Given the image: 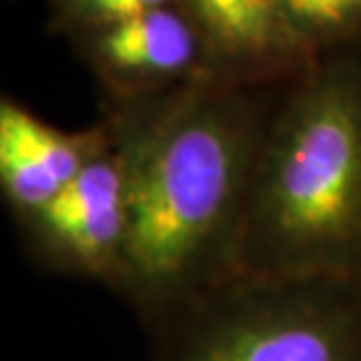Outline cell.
Here are the masks:
<instances>
[{
  "instance_id": "cell-9",
  "label": "cell",
  "mask_w": 361,
  "mask_h": 361,
  "mask_svg": "<svg viewBox=\"0 0 361 361\" xmlns=\"http://www.w3.org/2000/svg\"><path fill=\"white\" fill-rule=\"evenodd\" d=\"M171 5H180V0H54V21L63 31L78 33L82 38Z\"/></svg>"
},
{
  "instance_id": "cell-2",
  "label": "cell",
  "mask_w": 361,
  "mask_h": 361,
  "mask_svg": "<svg viewBox=\"0 0 361 361\" xmlns=\"http://www.w3.org/2000/svg\"><path fill=\"white\" fill-rule=\"evenodd\" d=\"M242 272L361 279V61L322 59L274 101Z\"/></svg>"
},
{
  "instance_id": "cell-6",
  "label": "cell",
  "mask_w": 361,
  "mask_h": 361,
  "mask_svg": "<svg viewBox=\"0 0 361 361\" xmlns=\"http://www.w3.org/2000/svg\"><path fill=\"white\" fill-rule=\"evenodd\" d=\"M82 38V54L111 94V106L162 97L204 75V47L180 5L139 14Z\"/></svg>"
},
{
  "instance_id": "cell-5",
  "label": "cell",
  "mask_w": 361,
  "mask_h": 361,
  "mask_svg": "<svg viewBox=\"0 0 361 361\" xmlns=\"http://www.w3.org/2000/svg\"><path fill=\"white\" fill-rule=\"evenodd\" d=\"M204 47V75L237 87L291 82L317 56L295 31L284 0H180Z\"/></svg>"
},
{
  "instance_id": "cell-3",
  "label": "cell",
  "mask_w": 361,
  "mask_h": 361,
  "mask_svg": "<svg viewBox=\"0 0 361 361\" xmlns=\"http://www.w3.org/2000/svg\"><path fill=\"white\" fill-rule=\"evenodd\" d=\"M148 336L153 361H361V279L240 272Z\"/></svg>"
},
{
  "instance_id": "cell-1",
  "label": "cell",
  "mask_w": 361,
  "mask_h": 361,
  "mask_svg": "<svg viewBox=\"0 0 361 361\" xmlns=\"http://www.w3.org/2000/svg\"><path fill=\"white\" fill-rule=\"evenodd\" d=\"M277 97L202 75L106 118L129 169V233L115 295L153 329L242 272L258 153Z\"/></svg>"
},
{
  "instance_id": "cell-4",
  "label": "cell",
  "mask_w": 361,
  "mask_h": 361,
  "mask_svg": "<svg viewBox=\"0 0 361 361\" xmlns=\"http://www.w3.org/2000/svg\"><path fill=\"white\" fill-rule=\"evenodd\" d=\"M17 228L28 258L42 270L118 291L129 233V169L113 127L108 146L80 176Z\"/></svg>"
},
{
  "instance_id": "cell-8",
  "label": "cell",
  "mask_w": 361,
  "mask_h": 361,
  "mask_svg": "<svg viewBox=\"0 0 361 361\" xmlns=\"http://www.w3.org/2000/svg\"><path fill=\"white\" fill-rule=\"evenodd\" d=\"M284 5L317 56L361 33V0H284Z\"/></svg>"
},
{
  "instance_id": "cell-7",
  "label": "cell",
  "mask_w": 361,
  "mask_h": 361,
  "mask_svg": "<svg viewBox=\"0 0 361 361\" xmlns=\"http://www.w3.org/2000/svg\"><path fill=\"white\" fill-rule=\"evenodd\" d=\"M111 141L104 118L87 129H61L17 99L0 101V192L17 226L73 183Z\"/></svg>"
}]
</instances>
